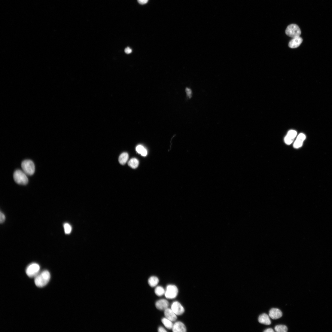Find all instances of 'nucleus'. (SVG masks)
<instances>
[{
	"instance_id": "1",
	"label": "nucleus",
	"mask_w": 332,
	"mask_h": 332,
	"mask_svg": "<svg viewBox=\"0 0 332 332\" xmlns=\"http://www.w3.org/2000/svg\"><path fill=\"white\" fill-rule=\"evenodd\" d=\"M50 278V275L49 272L47 270H44L38 273L35 277V284L38 287H44L48 283Z\"/></svg>"
},
{
	"instance_id": "2",
	"label": "nucleus",
	"mask_w": 332,
	"mask_h": 332,
	"mask_svg": "<svg viewBox=\"0 0 332 332\" xmlns=\"http://www.w3.org/2000/svg\"><path fill=\"white\" fill-rule=\"evenodd\" d=\"M13 178L18 184L22 185L27 184L29 179L25 172L20 170H17L13 174Z\"/></svg>"
},
{
	"instance_id": "3",
	"label": "nucleus",
	"mask_w": 332,
	"mask_h": 332,
	"mask_svg": "<svg viewBox=\"0 0 332 332\" xmlns=\"http://www.w3.org/2000/svg\"><path fill=\"white\" fill-rule=\"evenodd\" d=\"M285 33L288 36L294 38L300 36L301 32L297 25L292 24L287 26L285 30Z\"/></svg>"
},
{
	"instance_id": "4",
	"label": "nucleus",
	"mask_w": 332,
	"mask_h": 332,
	"mask_svg": "<svg viewBox=\"0 0 332 332\" xmlns=\"http://www.w3.org/2000/svg\"><path fill=\"white\" fill-rule=\"evenodd\" d=\"M21 167L23 171L29 175H33L35 172V166L33 162L29 160L23 161L21 163Z\"/></svg>"
},
{
	"instance_id": "5",
	"label": "nucleus",
	"mask_w": 332,
	"mask_h": 332,
	"mask_svg": "<svg viewBox=\"0 0 332 332\" xmlns=\"http://www.w3.org/2000/svg\"><path fill=\"white\" fill-rule=\"evenodd\" d=\"M40 270V267L38 263H32L26 268V273L30 277H35L38 274Z\"/></svg>"
},
{
	"instance_id": "6",
	"label": "nucleus",
	"mask_w": 332,
	"mask_h": 332,
	"mask_svg": "<svg viewBox=\"0 0 332 332\" xmlns=\"http://www.w3.org/2000/svg\"><path fill=\"white\" fill-rule=\"evenodd\" d=\"M178 292V289L175 285H169L167 286L165 292V297L169 299L175 298L177 297Z\"/></svg>"
},
{
	"instance_id": "7",
	"label": "nucleus",
	"mask_w": 332,
	"mask_h": 332,
	"mask_svg": "<svg viewBox=\"0 0 332 332\" xmlns=\"http://www.w3.org/2000/svg\"><path fill=\"white\" fill-rule=\"evenodd\" d=\"M171 309L177 315H181L184 312V309L181 304L178 301H175L171 305Z\"/></svg>"
},
{
	"instance_id": "8",
	"label": "nucleus",
	"mask_w": 332,
	"mask_h": 332,
	"mask_svg": "<svg viewBox=\"0 0 332 332\" xmlns=\"http://www.w3.org/2000/svg\"><path fill=\"white\" fill-rule=\"evenodd\" d=\"M297 135V132L296 130H289L285 138V143L287 145L291 144L294 142Z\"/></svg>"
},
{
	"instance_id": "9",
	"label": "nucleus",
	"mask_w": 332,
	"mask_h": 332,
	"mask_svg": "<svg viewBox=\"0 0 332 332\" xmlns=\"http://www.w3.org/2000/svg\"><path fill=\"white\" fill-rule=\"evenodd\" d=\"M303 41V39L300 36L293 38L289 42L288 46L291 48H297L300 46Z\"/></svg>"
},
{
	"instance_id": "10",
	"label": "nucleus",
	"mask_w": 332,
	"mask_h": 332,
	"mask_svg": "<svg viewBox=\"0 0 332 332\" xmlns=\"http://www.w3.org/2000/svg\"><path fill=\"white\" fill-rule=\"evenodd\" d=\"M169 305L168 301L165 299L159 300L157 301L155 303L157 308L161 310H165L168 308Z\"/></svg>"
},
{
	"instance_id": "11",
	"label": "nucleus",
	"mask_w": 332,
	"mask_h": 332,
	"mask_svg": "<svg viewBox=\"0 0 332 332\" xmlns=\"http://www.w3.org/2000/svg\"><path fill=\"white\" fill-rule=\"evenodd\" d=\"M283 314L282 312L278 309L273 308L269 312V316L272 319L276 320L281 318Z\"/></svg>"
},
{
	"instance_id": "12",
	"label": "nucleus",
	"mask_w": 332,
	"mask_h": 332,
	"mask_svg": "<svg viewBox=\"0 0 332 332\" xmlns=\"http://www.w3.org/2000/svg\"><path fill=\"white\" fill-rule=\"evenodd\" d=\"M187 330L184 324L180 321L176 322L172 328V331L174 332H185L187 331Z\"/></svg>"
},
{
	"instance_id": "13",
	"label": "nucleus",
	"mask_w": 332,
	"mask_h": 332,
	"mask_svg": "<svg viewBox=\"0 0 332 332\" xmlns=\"http://www.w3.org/2000/svg\"><path fill=\"white\" fill-rule=\"evenodd\" d=\"M306 136L303 133L300 134L298 136L294 143V148H295L298 149L301 147L304 141L306 139Z\"/></svg>"
},
{
	"instance_id": "14",
	"label": "nucleus",
	"mask_w": 332,
	"mask_h": 332,
	"mask_svg": "<svg viewBox=\"0 0 332 332\" xmlns=\"http://www.w3.org/2000/svg\"><path fill=\"white\" fill-rule=\"evenodd\" d=\"M164 315L166 318L172 321H175L177 319V315L171 309L167 308L164 310Z\"/></svg>"
},
{
	"instance_id": "15",
	"label": "nucleus",
	"mask_w": 332,
	"mask_h": 332,
	"mask_svg": "<svg viewBox=\"0 0 332 332\" xmlns=\"http://www.w3.org/2000/svg\"><path fill=\"white\" fill-rule=\"evenodd\" d=\"M258 320L260 323L266 325H270L271 323L269 316L265 313L260 315Z\"/></svg>"
},
{
	"instance_id": "16",
	"label": "nucleus",
	"mask_w": 332,
	"mask_h": 332,
	"mask_svg": "<svg viewBox=\"0 0 332 332\" xmlns=\"http://www.w3.org/2000/svg\"><path fill=\"white\" fill-rule=\"evenodd\" d=\"M129 158V155L126 152L122 153L119 156L118 158V161L122 165H124L128 161Z\"/></svg>"
},
{
	"instance_id": "17",
	"label": "nucleus",
	"mask_w": 332,
	"mask_h": 332,
	"mask_svg": "<svg viewBox=\"0 0 332 332\" xmlns=\"http://www.w3.org/2000/svg\"><path fill=\"white\" fill-rule=\"evenodd\" d=\"M136 151L139 154L143 157L147 155L148 151L143 146L141 145H138L136 148Z\"/></svg>"
},
{
	"instance_id": "18",
	"label": "nucleus",
	"mask_w": 332,
	"mask_h": 332,
	"mask_svg": "<svg viewBox=\"0 0 332 332\" xmlns=\"http://www.w3.org/2000/svg\"><path fill=\"white\" fill-rule=\"evenodd\" d=\"M128 164L129 167L132 169H135L138 167L139 162L137 159L134 158L131 159Z\"/></svg>"
},
{
	"instance_id": "19",
	"label": "nucleus",
	"mask_w": 332,
	"mask_h": 332,
	"mask_svg": "<svg viewBox=\"0 0 332 332\" xmlns=\"http://www.w3.org/2000/svg\"><path fill=\"white\" fill-rule=\"evenodd\" d=\"M158 278L155 276L150 277L148 280V283L150 286L152 287L156 286L159 282Z\"/></svg>"
},
{
	"instance_id": "20",
	"label": "nucleus",
	"mask_w": 332,
	"mask_h": 332,
	"mask_svg": "<svg viewBox=\"0 0 332 332\" xmlns=\"http://www.w3.org/2000/svg\"><path fill=\"white\" fill-rule=\"evenodd\" d=\"M162 321L166 328L169 329H172L174 325L172 322V321L166 318H163L162 320Z\"/></svg>"
},
{
	"instance_id": "21",
	"label": "nucleus",
	"mask_w": 332,
	"mask_h": 332,
	"mask_svg": "<svg viewBox=\"0 0 332 332\" xmlns=\"http://www.w3.org/2000/svg\"><path fill=\"white\" fill-rule=\"evenodd\" d=\"M165 291L164 288L160 286L157 287L155 289V294L158 296H161L165 294Z\"/></svg>"
},
{
	"instance_id": "22",
	"label": "nucleus",
	"mask_w": 332,
	"mask_h": 332,
	"mask_svg": "<svg viewBox=\"0 0 332 332\" xmlns=\"http://www.w3.org/2000/svg\"><path fill=\"white\" fill-rule=\"evenodd\" d=\"M275 330L277 332H286L288 331V329L285 325H279L275 326Z\"/></svg>"
},
{
	"instance_id": "23",
	"label": "nucleus",
	"mask_w": 332,
	"mask_h": 332,
	"mask_svg": "<svg viewBox=\"0 0 332 332\" xmlns=\"http://www.w3.org/2000/svg\"><path fill=\"white\" fill-rule=\"evenodd\" d=\"M63 227L65 234H69L71 233L72 230V228L69 224L65 223L64 224Z\"/></svg>"
},
{
	"instance_id": "24",
	"label": "nucleus",
	"mask_w": 332,
	"mask_h": 332,
	"mask_svg": "<svg viewBox=\"0 0 332 332\" xmlns=\"http://www.w3.org/2000/svg\"><path fill=\"white\" fill-rule=\"evenodd\" d=\"M185 91L186 92V93L187 96L189 98H191L192 96V91L191 90L188 88H186Z\"/></svg>"
},
{
	"instance_id": "25",
	"label": "nucleus",
	"mask_w": 332,
	"mask_h": 332,
	"mask_svg": "<svg viewBox=\"0 0 332 332\" xmlns=\"http://www.w3.org/2000/svg\"><path fill=\"white\" fill-rule=\"evenodd\" d=\"M5 220V217L4 214L2 212L0 214V222L1 223H3Z\"/></svg>"
},
{
	"instance_id": "26",
	"label": "nucleus",
	"mask_w": 332,
	"mask_h": 332,
	"mask_svg": "<svg viewBox=\"0 0 332 332\" xmlns=\"http://www.w3.org/2000/svg\"><path fill=\"white\" fill-rule=\"evenodd\" d=\"M149 0H138V2L141 5H145L148 3Z\"/></svg>"
},
{
	"instance_id": "27",
	"label": "nucleus",
	"mask_w": 332,
	"mask_h": 332,
	"mask_svg": "<svg viewBox=\"0 0 332 332\" xmlns=\"http://www.w3.org/2000/svg\"><path fill=\"white\" fill-rule=\"evenodd\" d=\"M125 52L126 54H129L132 52V49L129 47H126L125 50Z\"/></svg>"
},
{
	"instance_id": "28",
	"label": "nucleus",
	"mask_w": 332,
	"mask_h": 332,
	"mask_svg": "<svg viewBox=\"0 0 332 332\" xmlns=\"http://www.w3.org/2000/svg\"><path fill=\"white\" fill-rule=\"evenodd\" d=\"M158 331L159 332H167V331L163 327H161L158 328Z\"/></svg>"
},
{
	"instance_id": "29",
	"label": "nucleus",
	"mask_w": 332,
	"mask_h": 332,
	"mask_svg": "<svg viewBox=\"0 0 332 332\" xmlns=\"http://www.w3.org/2000/svg\"><path fill=\"white\" fill-rule=\"evenodd\" d=\"M265 332H274V331L271 328H269L267 329H266L264 331Z\"/></svg>"
}]
</instances>
